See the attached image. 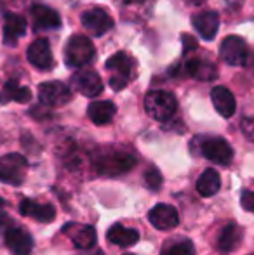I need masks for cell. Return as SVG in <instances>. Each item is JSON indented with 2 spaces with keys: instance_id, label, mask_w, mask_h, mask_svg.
<instances>
[{
  "instance_id": "obj_32",
  "label": "cell",
  "mask_w": 254,
  "mask_h": 255,
  "mask_svg": "<svg viewBox=\"0 0 254 255\" xmlns=\"http://www.w3.org/2000/svg\"><path fill=\"white\" fill-rule=\"evenodd\" d=\"M251 255H254V254H251Z\"/></svg>"
},
{
  "instance_id": "obj_27",
  "label": "cell",
  "mask_w": 254,
  "mask_h": 255,
  "mask_svg": "<svg viewBox=\"0 0 254 255\" xmlns=\"http://www.w3.org/2000/svg\"><path fill=\"white\" fill-rule=\"evenodd\" d=\"M145 181L150 189L157 191V189H160V184H162V175H160V172L157 168H148L145 174Z\"/></svg>"
},
{
  "instance_id": "obj_13",
  "label": "cell",
  "mask_w": 254,
  "mask_h": 255,
  "mask_svg": "<svg viewBox=\"0 0 254 255\" xmlns=\"http://www.w3.org/2000/svg\"><path fill=\"white\" fill-rule=\"evenodd\" d=\"M148 221L152 222V226H155L157 229L166 231V229L176 228L178 222H180V215H178V210L173 205L159 203L150 210Z\"/></svg>"
},
{
  "instance_id": "obj_18",
  "label": "cell",
  "mask_w": 254,
  "mask_h": 255,
  "mask_svg": "<svg viewBox=\"0 0 254 255\" xmlns=\"http://www.w3.org/2000/svg\"><path fill=\"white\" fill-rule=\"evenodd\" d=\"M211 101H213L216 111L221 115L223 118H230L234 117L235 110H237V103H235V98L227 87H214L211 91Z\"/></svg>"
},
{
  "instance_id": "obj_20",
  "label": "cell",
  "mask_w": 254,
  "mask_h": 255,
  "mask_svg": "<svg viewBox=\"0 0 254 255\" xmlns=\"http://www.w3.org/2000/svg\"><path fill=\"white\" fill-rule=\"evenodd\" d=\"M117 113V108L112 101H94L89 104L87 117L91 118L92 124L96 125H106L113 120Z\"/></svg>"
},
{
  "instance_id": "obj_1",
  "label": "cell",
  "mask_w": 254,
  "mask_h": 255,
  "mask_svg": "<svg viewBox=\"0 0 254 255\" xmlns=\"http://www.w3.org/2000/svg\"><path fill=\"white\" fill-rule=\"evenodd\" d=\"M0 235L3 236L7 249L16 255H28L33 249V238L30 233L7 215H0Z\"/></svg>"
},
{
  "instance_id": "obj_21",
  "label": "cell",
  "mask_w": 254,
  "mask_h": 255,
  "mask_svg": "<svg viewBox=\"0 0 254 255\" xmlns=\"http://www.w3.org/2000/svg\"><path fill=\"white\" fill-rule=\"evenodd\" d=\"M187 73L190 77L197 78V80H202V82H211L216 78L218 71H216V66H214L211 61H206V59H200V57H193L187 63Z\"/></svg>"
},
{
  "instance_id": "obj_16",
  "label": "cell",
  "mask_w": 254,
  "mask_h": 255,
  "mask_svg": "<svg viewBox=\"0 0 254 255\" xmlns=\"http://www.w3.org/2000/svg\"><path fill=\"white\" fill-rule=\"evenodd\" d=\"M19 212L26 217H31L38 222H52L56 217V210L49 203H37L33 200L24 198L19 203Z\"/></svg>"
},
{
  "instance_id": "obj_11",
  "label": "cell",
  "mask_w": 254,
  "mask_h": 255,
  "mask_svg": "<svg viewBox=\"0 0 254 255\" xmlns=\"http://www.w3.org/2000/svg\"><path fill=\"white\" fill-rule=\"evenodd\" d=\"M28 61L33 64L37 70L49 71L54 66V57L51 52V45H49L47 38H37L30 44L28 47Z\"/></svg>"
},
{
  "instance_id": "obj_30",
  "label": "cell",
  "mask_w": 254,
  "mask_h": 255,
  "mask_svg": "<svg viewBox=\"0 0 254 255\" xmlns=\"http://www.w3.org/2000/svg\"><path fill=\"white\" fill-rule=\"evenodd\" d=\"M192 3H195V5H200V3H204L206 0H190Z\"/></svg>"
},
{
  "instance_id": "obj_2",
  "label": "cell",
  "mask_w": 254,
  "mask_h": 255,
  "mask_svg": "<svg viewBox=\"0 0 254 255\" xmlns=\"http://www.w3.org/2000/svg\"><path fill=\"white\" fill-rule=\"evenodd\" d=\"M136 61L127 52H117L106 61V70L110 73V87L113 91H122L136 77Z\"/></svg>"
},
{
  "instance_id": "obj_24",
  "label": "cell",
  "mask_w": 254,
  "mask_h": 255,
  "mask_svg": "<svg viewBox=\"0 0 254 255\" xmlns=\"http://www.w3.org/2000/svg\"><path fill=\"white\" fill-rule=\"evenodd\" d=\"M241 242H242V229L235 222H230L221 231L220 238H218V247L223 252H232V250H235L241 245Z\"/></svg>"
},
{
  "instance_id": "obj_4",
  "label": "cell",
  "mask_w": 254,
  "mask_h": 255,
  "mask_svg": "<svg viewBox=\"0 0 254 255\" xmlns=\"http://www.w3.org/2000/svg\"><path fill=\"white\" fill-rule=\"evenodd\" d=\"M178 110V101L171 92L150 91L145 98V111L159 122H166L174 117Z\"/></svg>"
},
{
  "instance_id": "obj_15",
  "label": "cell",
  "mask_w": 254,
  "mask_h": 255,
  "mask_svg": "<svg viewBox=\"0 0 254 255\" xmlns=\"http://www.w3.org/2000/svg\"><path fill=\"white\" fill-rule=\"evenodd\" d=\"M31 21L35 30H56L61 26V17L54 9L47 5L31 7Z\"/></svg>"
},
{
  "instance_id": "obj_26",
  "label": "cell",
  "mask_w": 254,
  "mask_h": 255,
  "mask_svg": "<svg viewBox=\"0 0 254 255\" xmlns=\"http://www.w3.org/2000/svg\"><path fill=\"white\" fill-rule=\"evenodd\" d=\"M160 255H195V247L190 240L181 238L167 243Z\"/></svg>"
},
{
  "instance_id": "obj_28",
  "label": "cell",
  "mask_w": 254,
  "mask_h": 255,
  "mask_svg": "<svg viewBox=\"0 0 254 255\" xmlns=\"http://www.w3.org/2000/svg\"><path fill=\"white\" fill-rule=\"evenodd\" d=\"M241 203H242V207H244L246 210L254 214V191H244V193H242Z\"/></svg>"
},
{
  "instance_id": "obj_7",
  "label": "cell",
  "mask_w": 254,
  "mask_h": 255,
  "mask_svg": "<svg viewBox=\"0 0 254 255\" xmlns=\"http://www.w3.org/2000/svg\"><path fill=\"white\" fill-rule=\"evenodd\" d=\"M220 56L230 66H244L249 57L248 44L237 35H230L221 42Z\"/></svg>"
},
{
  "instance_id": "obj_8",
  "label": "cell",
  "mask_w": 254,
  "mask_h": 255,
  "mask_svg": "<svg viewBox=\"0 0 254 255\" xmlns=\"http://www.w3.org/2000/svg\"><path fill=\"white\" fill-rule=\"evenodd\" d=\"M200 153L207 160L214 161L218 165H228L234 158V149L225 139L221 137H207L202 141Z\"/></svg>"
},
{
  "instance_id": "obj_14",
  "label": "cell",
  "mask_w": 254,
  "mask_h": 255,
  "mask_svg": "<svg viewBox=\"0 0 254 255\" xmlns=\"http://www.w3.org/2000/svg\"><path fill=\"white\" fill-rule=\"evenodd\" d=\"M63 233L70 236L73 245L77 249L87 250L96 245V229L92 226H82V224H64Z\"/></svg>"
},
{
  "instance_id": "obj_10",
  "label": "cell",
  "mask_w": 254,
  "mask_h": 255,
  "mask_svg": "<svg viewBox=\"0 0 254 255\" xmlns=\"http://www.w3.org/2000/svg\"><path fill=\"white\" fill-rule=\"evenodd\" d=\"M80 21L85 30H89L96 37H101L113 28V19L103 9H89L80 16Z\"/></svg>"
},
{
  "instance_id": "obj_9",
  "label": "cell",
  "mask_w": 254,
  "mask_h": 255,
  "mask_svg": "<svg viewBox=\"0 0 254 255\" xmlns=\"http://www.w3.org/2000/svg\"><path fill=\"white\" fill-rule=\"evenodd\" d=\"M38 99L45 106H63L71 99V91L63 82H45L38 85Z\"/></svg>"
},
{
  "instance_id": "obj_17",
  "label": "cell",
  "mask_w": 254,
  "mask_h": 255,
  "mask_svg": "<svg viewBox=\"0 0 254 255\" xmlns=\"http://www.w3.org/2000/svg\"><path fill=\"white\" fill-rule=\"evenodd\" d=\"M192 23L204 40H213L220 28V16L214 10H207V12L195 14Z\"/></svg>"
},
{
  "instance_id": "obj_25",
  "label": "cell",
  "mask_w": 254,
  "mask_h": 255,
  "mask_svg": "<svg viewBox=\"0 0 254 255\" xmlns=\"http://www.w3.org/2000/svg\"><path fill=\"white\" fill-rule=\"evenodd\" d=\"M220 186H221L220 174L214 168H207V170L202 172V175L197 181V191L202 196H213L220 191Z\"/></svg>"
},
{
  "instance_id": "obj_22",
  "label": "cell",
  "mask_w": 254,
  "mask_h": 255,
  "mask_svg": "<svg viewBox=\"0 0 254 255\" xmlns=\"http://www.w3.org/2000/svg\"><path fill=\"white\" fill-rule=\"evenodd\" d=\"M30 99H31L30 89L19 85L17 80H9L2 87V91H0V103L2 104H7L10 101L23 104V103H28Z\"/></svg>"
},
{
  "instance_id": "obj_3",
  "label": "cell",
  "mask_w": 254,
  "mask_h": 255,
  "mask_svg": "<svg viewBox=\"0 0 254 255\" xmlns=\"http://www.w3.org/2000/svg\"><path fill=\"white\" fill-rule=\"evenodd\" d=\"M96 56L92 40L85 35H71L64 47V63L71 68H82L89 64Z\"/></svg>"
},
{
  "instance_id": "obj_5",
  "label": "cell",
  "mask_w": 254,
  "mask_h": 255,
  "mask_svg": "<svg viewBox=\"0 0 254 255\" xmlns=\"http://www.w3.org/2000/svg\"><path fill=\"white\" fill-rule=\"evenodd\" d=\"M28 161L23 154L9 153L0 158V181L5 184L19 186L26 177Z\"/></svg>"
},
{
  "instance_id": "obj_29",
  "label": "cell",
  "mask_w": 254,
  "mask_h": 255,
  "mask_svg": "<svg viewBox=\"0 0 254 255\" xmlns=\"http://www.w3.org/2000/svg\"><path fill=\"white\" fill-rule=\"evenodd\" d=\"M197 49V42L193 40L190 35H183V51L185 52H190V51H195Z\"/></svg>"
},
{
  "instance_id": "obj_6",
  "label": "cell",
  "mask_w": 254,
  "mask_h": 255,
  "mask_svg": "<svg viewBox=\"0 0 254 255\" xmlns=\"http://www.w3.org/2000/svg\"><path fill=\"white\" fill-rule=\"evenodd\" d=\"M134 156L120 151H108L96 158V172L101 175H119L122 172H129L134 167Z\"/></svg>"
},
{
  "instance_id": "obj_31",
  "label": "cell",
  "mask_w": 254,
  "mask_h": 255,
  "mask_svg": "<svg viewBox=\"0 0 254 255\" xmlns=\"http://www.w3.org/2000/svg\"><path fill=\"white\" fill-rule=\"evenodd\" d=\"M124 255H134V254H124Z\"/></svg>"
},
{
  "instance_id": "obj_19",
  "label": "cell",
  "mask_w": 254,
  "mask_h": 255,
  "mask_svg": "<svg viewBox=\"0 0 254 255\" xmlns=\"http://www.w3.org/2000/svg\"><path fill=\"white\" fill-rule=\"evenodd\" d=\"M26 33V19L19 14H5L3 17V42L16 44L17 38Z\"/></svg>"
},
{
  "instance_id": "obj_23",
  "label": "cell",
  "mask_w": 254,
  "mask_h": 255,
  "mask_svg": "<svg viewBox=\"0 0 254 255\" xmlns=\"http://www.w3.org/2000/svg\"><path fill=\"white\" fill-rule=\"evenodd\" d=\"M106 238L110 240V243H113V245H117V247H132L138 243L139 233L132 228H126V226H122V224H115L106 233Z\"/></svg>"
},
{
  "instance_id": "obj_12",
  "label": "cell",
  "mask_w": 254,
  "mask_h": 255,
  "mask_svg": "<svg viewBox=\"0 0 254 255\" xmlns=\"http://www.w3.org/2000/svg\"><path fill=\"white\" fill-rule=\"evenodd\" d=\"M71 85L77 92L87 96V98H96L103 92V82L96 71L82 70L71 77Z\"/></svg>"
}]
</instances>
